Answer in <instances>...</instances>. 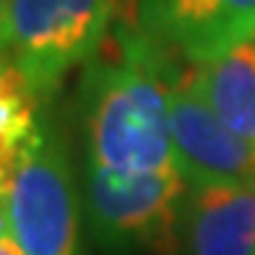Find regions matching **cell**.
<instances>
[{
  "mask_svg": "<svg viewBox=\"0 0 255 255\" xmlns=\"http://www.w3.org/2000/svg\"><path fill=\"white\" fill-rule=\"evenodd\" d=\"M188 68L138 29L112 26L99 55L81 73L89 164L130 175L177 167L169 89Z\"/></svg>",
  "mask_w": 255,
  "mask_h": 255,
  "instance_id": "1",
  "label": "cell"
},
{
  "mask_svg": "<svg viewBox=\"0 0 255 255\" xmlns=\"http://www.w3.org/2000/svg\"><path fill=\"white\" fill-rule=\"evenodd\" d=\"M3 26L8 60L47 104L76 68L99 55L115 13L110 0H10Z\"/></svg>",
  "mask_w": 255,
  "mask_h": 255,
  "instance_id": "2",
  "label": "cell"
},
{
  "mask_svg": "<svg viewBox=\"0 0 255 255\" xmlns=\"http://www.w3.org/2000/svg\"><path fill=\"white\" fill-rule=\"evenodd\" d=\"M8 216L21 255H78V190L71 154L50 120L8 182Z\"/></svg>",
  "mask_w": 255,
  "mask_h": 255,
  "instance_id": "3",
  "label": "cell"
},
{
  "mask_svg": "<svg viewBox=\"0 0 255 255\" xmlns=\"http://www.w3.org/2000/svg\"><path fill=\"white\" fill-rule=\"evenodd\" d=\"M185 177L177 167L115 172L86 167V214L94 237L110 250L154 248L172 253L185 208Z\"/></svg>",
  "mask_w": 255,
  "mask_h": 255,
  "instance_id": "4",
  "label": "cell"
},
{
  "mask_svg": "<svg viewBox=\"0 0 255 255\" xmlns=\"http://www.w3.org/2000/svg\"><path fill=\"white\" fill-rule=\"evenodd\" d=\"M135 29L185 65H203L255 34V0H138Z\"/></svg>",
  "mask_w": 255,
  "mask_h": 255,
  "instance_id": "5",
  "label": "cell"
},
{
  "mask_svg": "<svg viewBox=\"0 0 255 255\" xmlns=\"http://www.w3.org/2000/svg\"><path fill=\"white\" fill-rule=\"evenodd\" d=\"M190 73L193 65L169 89V130L180 175L193 188L255 182V151L216 118Z\"/></svg>",
  "mask_w": 255,
  "mask_h": 255,
  "instance_id": "6",
  "label": "cell"
},
{
  "mask_svg": "<svg viewBox=\"0 0 255 255\" xmlns=\"http://www.w3.org/2000/svg\"><path fill=\"white\" fill-rule=\"evenodd\" d=\"M182 224L188 255H255V182L193 188Z\"/></svg>",
  "mask_w": 255,
  "mask_h": 255,
  "instance_id": "7",
  "label": "cell"
},
{
  "mask_svg": "<svg viewBox=\"0 0 255 255\" xmlns=\"http://www.w3.org/2000/svg\"><path fill=\"white\" fill-rule=\"evenodd\" d=\"M190 76L216 118L255 151V34L214 60L193 65Z\"/></svg>",
  "mask_w": 255,
  "mask_h": 255,
  "instance_id": "8",
  "label": "cell"
},
{
  "mask_svg": "<svg viewBox=\"0 0 255 255\" xmlns=\"http://www.w3.org/2000/svg\"><path fill=\"white\" fill-rule=\"evenodd\" d=\"M42 107L44 102L5 57L0 63V193H8V182L21 154L39 130L44 120Z\"/></svg>",
  "mask_w": 255,
  "mask_h": 255,
  "instance_id": "9",
  "label": "cell"
},
{
  "mask_svg": "<svg viewBox=\"0 0 255 255\" xmlns=\"http://www.w3.org/2000/svg\"><path fill=\"white\" fill-rule=\"evenodd\" d=\"M112 13H115V26L123 29H135L138 24V0H110Z\"/></svg>",
  "mask_w": 255,
  "mask_h": 255,
  "instance_id": "10",
  "label": "cell"
},
{
  "mask_svg": "<svg viewBox=\"0 0 255 255\" xmlns=\"http://www.w3.org/2000/svg\"><path fill=\"white\" fill-rule=\"evenodd\" d=\"M10 237V216H8V198L0 193V240Z\"/></svg>",
  "mask_w": 255,
  "mask_h": 255,
  "instance_id": "11",
  "label": "cell"
},
{
  "mask_svg": "<svg viewBox=\"0 0 255 255\" xmlns=\"http://www.w3.org/2000/svg\"><path fill=\"white\" fill-rule=\"evenodd\" d=\"M0 255H21V250H18V245H16L13 235L5 237V240H0Z\"/></svg>",
  "mask_w": 255,
  "mask_h": 255,
  "instance_id": "12",
  "label": "cell"
},
{
  "mask_svg": "<svg viewBox=\"0 0 255 255\" xmlns=\"http://www.w3.org/2000/svg\"><path fill=\"white\" fill-rule=\"evenodd\" d=\"M8 57V47H5V26H3V13H0V63Z\"/></svg>",
  "mask_w": 255,
  "mask_h": 255,
  "instance_id": "13",
  "label": "cell"
},
{
  "mask_svg": "<svg viewBox=\"0 0 255 255\" xmlns=\"http://www.w3.org/2000/svg\"><path fill=\"white\" fill-rule=\"evenodd\" d=\"M8 3H10V0H0V13H3V10L8 8Z\"/></svg>",
  "mask_w": 255,
  "mask_h": 255,
  "instance_id": "14",
  "label": "cell"
}]
</instances>
